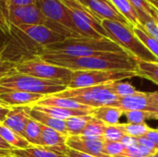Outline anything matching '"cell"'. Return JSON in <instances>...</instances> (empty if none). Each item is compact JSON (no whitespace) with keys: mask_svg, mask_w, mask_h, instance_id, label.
Instances as JSON below:
<instances>
[{"mask_svg":"<svg viewBox=\"0 0 158 157\" xmlns=\"http://www.w3.org/2000/svg\"><path fill=\"white\" fill-rule=\"evenodd\" d=\"M39 105H46V106H56L60 108H67V109H77V110H88L92 111L94 108L77 103L69 98L66 97H59L55 94L45 95L44 96L37 104Z\"/></svg>","mask_w":158,"mask_h":157,"instance_id":"17","label":"cell"},{"mask_svg":"<svg viewBox=\"0 0 158 157\" xmlns=\"http://www.w3.org/2000/svg\"><path fill=\"white\" fill-rule=\"evenodd\" d=\"M83 3L84 6L101 21L107 19L130 25L127 19L116 9L109 0H83Z\"/></svg>","mask_w":158,"mask_h":157,"instance_id":"13","label":"cell"},{"mask_svg":"<svg viewBox=\"0 0 158 157\" xmlns=\"http://www.w3.org/2000/svg\"><path fill=\"white\" fill-rule=\"evenodd\" d=\"M135 72L137 77L144 78L158 84V62L138 61Z\"/></svg>","mask_w":158,"mask_h":157,"instance_id":"26","label":"cell"},{"mask_svg":"<svg viewBox=\"0 0 158 157\" xmlns=\"http://www.w3.org/2000/svg\"><path fill=\"white\" fill-rule=\"evenodd\" d=\"M157 154H158V152H157Z\"/></svg>","mask_w":158,"mask_h":157,"instance_id":"52","label":"cell"},{"mask_svg":"<svg viewBox=\"0 0 158 157\" xmlns=\"http://www.w3.org/2000/svg\"><path fill=\"white\" fill-rule=\"evenodd\" d=\"M123 130L126 135L139 138L144 136L151 129L146 123L133 124V123H122Z\"/></svg>","mask_w":158,"mask_h":157,"instance_id":"34","label":"cell"},{"mask_svg":"<svg viewBox=\"0 0 158 157\" xmlns=\"http://www.w3.org/2000/svg\"><path fill=\"white\" fill-rule=\"evenodd\" d=\"M9 0H6V8H7V4H8Z\"/></svg>","mask_w":158,"mask_h":157,"instance_id":"50","label":"cell"},{"mask_svg":"<svg viewBox=\"0 0 158 157\" xmlns=\"http://www.w3.org/2000/svg\"><path fill=\"white\" fill-rule=\"evenodd\" d=\"M39 56L55 66L77 70H125L135 71L138 60L127 52L104 53L90 56L70 57L60 55H39Z\"/></svg>","mask_w":158,"mask_h":157,"instance_id":"1","label":"cell"},{"mask_svg":"<svg viewBox=\"0 0 158 157\" xmlns=\"http://www.w3.org/2000/svg\"><path fill=\"white\" fill-rule=\"evenodd\" d=\"M157 152L150 150L140 144H136L131 147L125 148L123 153L118 157H149L156 155Z\"/></svg>","mask_w":158,"mask_h":157,"instance_id":"35","label":"cell"},{"mask_svg":"<svg viewBox=\"0 0 158 157\" xmlns=\"http://www.w3.org/2000/svg\"><path fill=\"white\" fill-rule=\"evenodd\" d=\"M137 143H138V144H140L142 146H144V147H146V148H148L150 150H154V151H156L157 152V150L156 149V147L153 144V143L149 139H147L145 136L137 138Z\"/></svg>","mask_w":158,"mask_h":157,"instance_id":"41","label":"cell"},{"mask_svg":"<svg viewBox=\"0 0 158 157\" xmlns=\"http://www.w3.org/2000/svg\"><path fill=\"white\" fill-rule=\"evenodd\" d=\"M136 12L145 13L158 22V10L148 0H129Z\"/></svg>","mask_w":158,"mask_h":157,"instance_id":"32","label":"cell"},{"mask_svg":"<svg viewBox=\"0 0 158 157\" xmlns=\"http://www.w3.org/2000/svg\"><path fill=\"white\" fill-rule=\"evenodd\" d=\"M23 137L26 139V141L31 145L43 146L42 134H41V124L30 118V119L28 120V122L26 124Z\"/></svg>","mask_w":158,"mask_h":157,"instance_id":"25","label":"cell"},{"mask_svg":"<svg viewBox=\"0 0 158 157\" xmlns=\"http://www.w3.org/2000/svg\"><path fill=\"white\" fill-rule=\"evenodd\" d=\"M44 95L19 91H9L0 93V103L8 106H32L37 104Z\"/></svg>","mask_w":158,"mask_h":157,"instance_id":"15","label":"cell"},{"mask_svg":"<svg viewBox=\"0 0 158 157\" xmlns=\"http://www.w3.org/2000/svg\"><path fill=\"white\" fill-rule=\"evenodd\" d=\"M31 5H36V0H9L7 4L8 6H31Z\"/></svg>","mask_w":158,"mask_h":157,"instance_id":"38","label":"cell"},{"mask_svg":"<svg viewBox=\"0 0 158 157\" xmlns=\"http://www.w3.org/2000/svg\"><path fill=\"white\" fill-rule=\"evenodd\" d=\"M101 24L107 37L138 61L158 62L157 58L136 36L131 26L107 19L102 20Z\"/></svg>","mask_w":158,"mask_h":157,"instance_id":"3","label":"cell"},{"mask_svg":"<svg viewBox=\"0 0 158 157\" xmlns=\"http://www.w3.org/2000/svg\"><path fill=\"white\" fill-rule=\"evenodd\" d=\"M116 9L127 19L130 25L133 28L139 25V19L136 10L131 6L129 0H109Z\"/></svg>","mask_w":158,"mask_h":157,"instance_id":"22","label":"cell"},{"mask_svg":"<svg viewBox=\"0 0 158 157\" xmlns=\"http://www.w3.org/2000/svg\"><path fill=\"white\" fill-rule=\"evenodd\" d=\"M113 106L123 111H144L158 115V105L151 98L150 93L138 92L133 95L118 98Z\"/></svg>","mask_w":158,"mask_h":157,"instance_id":"10","label":"cell"},{"mask_svg":"<svg viewBox=\"0 0 158 157\" xmlns=\"http://www.w3.org/2000/svg\"><path fill=\"white\" fill-rule=\"evenodd\" d=\"M33 109H36L38 111L44 112L48 114L49 116L56 118L57 119L61 120H67L69 118L76 117V116H86V115H92L93 111L88 110H77V109H67V108H60L56 106H46V105H34L31 106Z\"/></svg>","mask_w":158,"mask_h":157,"instance_id":"19","label":"cell"},{"mask_svg":"<svg viewBox=\"0 0 158 157\" xmlns=\"http://www.w3.org/2000/svg\"><path fill=\"white\" fill-rule=\"evenodd\" d=\"M76 1H78L79 3H81V5H83V6H84V3H83V0H76Z\"/></svg>","mask_w":158,"mask_h":157,"instance_id":"48","label":"cell"},{"mask_svg":"<svg viewBox=\"0 0 158 157\" xmlns=\"http://www.w3.org/2000/svg\"><path fill=\"white\" fill-rule=\"evenodd\" d=\"M92 115L86 116H76L69 118L66 120V129L68 136H78L81 135L85 129L88 122L92 119Z\"/></svg>","mask_w":158,"mask_h":157,"instance_id":"24","label":"cell"},{"mask_svg":"<svg viewBox=\"0 0 158 157\" xmlns=\"http://www.w3.org/2000/svg\"><path fill=\"white\" fill-rule=\"evenodd\" d=\"M7 21L17 27L19 25H45L47 19L36 5H31L8 6Z\"/></svg>","mask_w":158,"mask_h":157,"instance_id":"9","label":"cell"},{"mask_svg":"<svg viewBox=\"0 0 158 157\" xmlns=\"http://www.w3.org/2000/svg\"><path fill=\"white\" fill-rule=\"evenodd\" d=\"M104 137H87L82 135L69 136L67 138V146L69 149L78 151L83 154L91 155L96 157H110L106 155L104 151Z\"/></svg>","mask_w":158,"mask_h":157,"instance_id":"11","label":"cell"},{"mask_svg":"<svg viewBox=\"0 0 158 157\" xmlns=\"http://www.w3.org/2000/svg\"><path fill=\"white\" fill-rule=\"evenodd\" d=\"M109 87H110L111 91L118 98H124L127 96H131L139 92L132 84H131L130 82H125L123 81H112L109 83Z\"/></svg>","mask_w":158,"mask_h":157,"instance_id":"28","label":"cell"},{"mask_svg":"<svg viewBox=\"0 0 158 157\" xmlns=\"http://www.w3.org/2000/svg\"><path fill=\"white\" fill-rule=\"evenodd\" d=\"M30 110H31V106L11 107L6 118L3 121L2 125L23 137L26 124L30 119V115H29Z\"/></svg>","mask_w":158,"mask_h":157,"instance_id":"14","label":"cell"},{"mask_svg":"<svg viewBox=\"0 0 158 157\" xmlns=\"http://www.w3.org/2000/svg\"><path fill=\"white\" fill-rule=\"evenodd\" d=\"M149 157H158V154L156 153V155H152V156H149Z\"/></svg>","mask_w":158,"mask_h":157,"instance_id":"49","label":"cell"},{"mask_svg":"<svg viewBox=\"0 0 158 157\" xmlns=\"http://www.w3.org/2000/svg\"><path fill=\"white\" fill-rule=\"evenodd\" d=\"M66 89L67 84L61 81L38 79L16 71L0 80V93L9 91H19L45 96L58 93Z\"/></svg>","mask_w":158,"mask_h":157,"instance_id":"4","label":"cell"},{"mask_svg":"<svg viewBox=\"0 0 158 157\" xmlns=\"http://www.w3.org/2000/svg\"><path fill=\"white\" fill-rule=\"evenodd\" d=\"M11 155L14 157H68L67 155L54 151L45 146L31 145L26 149H13Z\"/></svg>","mask_w":158,"mask_h":157,"instance_id":"20","label":"cell"},{"mask_svg":"<svg viewBox=\"0 0 158 157\" xmlns=\"http://www.w3.org/2000/svg\"><path fill=\"white\" fill-rule=\"evenodd\" d=\"M144 136L153 143V144L155 145L156 149L157 150L158 152V130L150 129L149 131Z\"/></svg>","mask_w":158,"mask_h":157,"instance_id":"40","label":"cell"},{"mask_svg":"<svg viewBox=\"0 0 158 157\" xmlns=\"http://www.w3.org/2000/svg\"><path fill=\"white\" fill-rule=\"evenodd\" d=\"M16 62L4 59L0 56V80L15 71Z\"/></svg>","mask_w":158,"mask_h":157,"instance_id":"37","label":"cell"},{"mask_svg":"<svg viewBox=\"0 0 158 157\" xmlns=\"http://www.w3.org/2000/svg\"><path fill=\"white\" fill-rule=\"evenodd\" d=\"M125 148H128V147H131V146H134L136 144H138L137 143V138L135 137H131V136H129V135H124L120 142H119Z\"/></svg>","mask_w":158,"mask_h":157,"instance_id":"39","label":"cell"},{"mask_svg":"<svg viewBox=\"0 0 158 157\" xmlns=\"http://www.w3.org/2000/svg\"><path fill=\"white\" fill-rule=\"evenodd\" d=\"M125 150L119 142H104V153L110 157H118Z\"/></svg>","mask_w":158,"mask_h":157,"instance_id":"36","label":"cell"},{"mask_svg":"<svg viewBox=\"0 0 158 157\" xmlns=\"http://www.w3.org/2000/svg\"><path fill=\"white\" fill-rule=\"evenodd\" d=\"M9 110H10V107L0 103V124H2L3 121L5 120V118H6Z\"/></svg>","mask_w":158,"mask_h":157,"instance_id":"42","label":"cell"},{"mask_svg":"<svg viewBox=\"0 0 158 157\" xmlns=\"http://www.w3.org/2000/svg\"><path fill=\"white\" fill-rule=\"evenodd\" d=\"M124 115L128 119V123H133V124L145 123L146 120H150V119H158L157 114L144 112V111H135V110L124 111Z\"/></svg>","mask_w":158,"mask_h":157,"instance_id":"31","label":"cell"},{"mask_svg":"<svg viewBox=\"0 0 158 157\" xmlns=\"http://www.w3.org/2000/svg\"><path fill=\"white\" fill-rule=\"evenodd\" d=\"M67 156L68 157H96L91 155H87V154H83L78 151H74L71 149H69L67 152Z\"/></svg>","mask_w":158,"mask_h":157,"instance_id":"43","label":"cell"},{"mask_svg":"<svg viewBox=\"0 0 158 157\" xmlns=\"http://www.w3.org/2000/svg\"><path fill=\"white\" fill-rule=\"evenodd\" d=\"M137 77L135 71L125 70H77L72 71L67 89H80L102 84L112 81H123Z\"/></svg>","mask_w":158,"mask_h":157,"instance_id":"6","label":"cell"},{"mask_svg":"<svg viewBox=\"0 0 158 157\" xmlns=\"http://www.w3.org/2000/svg\"><path fill=\"white\" fill-rule=\"evenodd\" d=\"M55 95L69 98L92 108L107 105L113 106L118 99V97L111 91L109 83L80 89H66Z\"/></svg>","mask_w":158,"mask_h":157,"instance_id":"5","label":"cell"},{"mask_svg":"<svg viewBox=\"0 0 158 157\" xmlns=\"http://www.w3.org/2000/svg\"><path fill=\"white\" fill-rule=\"evenodd\" d=\"M124 115V111L115 106H101L94 108L92 116L104 122L106 125H116L119 123V119Z\"/></svg>","mask_w":158,"mask_h":157,"instance_id":"21","label":"cell"},{"mask_svg":"<svg viewBox=\"0 0 158 157\" xmlns=\"http://www.w3.org/2000/svg\"><path fill=\"white\" fill-rule=\"evenodd\" d=\"M0 157H14V156H12V155H11V156H0Z\"/></svg>","mask_w":158,"mask_h":157,"instance_id":"51","label":"cell"},{"mask_svg":"<svg viewBox=\"0 0 158 157\" xmlns=\"http://www.w3.org/2000/svg\"><path fill=\"white\" fill-rule=\"evenodd\" d=\"M0 136L13 149H26L31 146L25 138L3 126L2 124H0Z\"/></svg>","mask_w":158,"mask_h":157,"instance_id":"23","label":"cell"},{"mask_svg":"<svg viewBox=\"0 0 158 157\" xmlns=\"http://www.w3.org/2000/svg\"><path fill=\"white\" fill-rule=\"evenodd\" d=\"M42 48L40 55H60L70 57L90 56L104 53L126 52L109 38H67L62 42L43 46Z\"/></svg>","mask_w":158,"mask_h":157,"instance_id":"2","label":"cell"},{"mask_svg":"<svg viewBox=\"0 0 158 157\" xmlns=\"http://www.w3.org/2000/svg\"><path fill=\"white\" fill-rule=\"evenodd\" d=\"M124 135L126 134L122 123H118L116 125H106L103 137L106 142H120Z\"/></svg>","mask_w":158,"mask_h":157,"instance_id":"33","label":"cell"},{"mask_svg":"<svg viewBox=\"0 0 158 157\" xmlns=\"http://www.w3.org/2000/svg\"><path fill=\"white\" fill-rule=\"evenodd\" d=\"M150 2V4L152 6H154L156 9L158 10V0H148Z\"/></svg>","mask_w":158,"mask_h":157,"instance_id":"47","label":"cell"},{"mask_svg":"<svg viewBox=\"0 0 158 157\" xmlns=\"http://www.w3.org/2000/svg\"><path fill=\"white\" fill-rule=\"evenodd\" d=\"M15 71L38 79L61 81L66 84L69 81L72 73V71L68 68L57 67L43 60L39 56L16 62Z\"/></svg>","mask_w":158,"mask_h":157,"instance_id":"7","label":"cell"},{"mask_svg":"<svg viewBox=\"0 0 158 157\" xmlns=\"http://www.w3.org/2000/svg\"><path fill=\"white\" fill-rule=\"evenodd\" d=\"M150 96L151 98L158 105V91L156 92H153V93H150Z\"/></svg>","mask_w":158,"mask_h":157,"instance_id":"46","label":"cell"},{"mask_svg":"<svg viewBox=\"0 0 158 157\" xmlns=\"http://www.w3.org/2000/svg\"><path fill=\"white\" fill-rule=\"evenodd\" d=\"M0 150H13V148H12L9 144H7V143L2 139L1 136H0Z\"/></svg>","mask_w":158,"mask_h":157,"instance_id":"44","label":"cell"},{"mask_svg":"<svg viewBox=\"0 0 158 157\" xmlns=\"http://www.w3.org/2000/svg\"><path fill=\"white\" fill-rule=\"evenodd\" d=\"M30 118L34 119L35 121L39 122L40 124L48 127L50 129H53L64 135L68 136V132H67V129H66V120H61V119H57L56 118H53L51 116H49L46 113L38 111L36 109H33L31 106V110L29 112Z\"/></svg>","mask_w":158,"mask_h":157,"instance_id":"18","label":"cell"},{"mask_svg":"<svg viewBox=\"0 0 158 157\" xmlns=\"http://www.w3.org/2000/svg\"><path fill=\"white\" fill-rule=\"evenodd\" d=\"M12 150H0V156H11Z\"/></svg>","mask_w":158,"mask_h":157,"instance_id":"45","label":"cell"},{"mask_svg":"<svg viewBox=\"0 0 158 157\" xmlns=\"http://www.w3.org/2000/svg\"><path fill=\"white\" fill-rule=\"evenodd\" d=\"M105 127H106V124L104 122H102L93 117L92 119L86 125L85 129L83 130V131L81 132V135L87 136V137H95V138L103 137Z\"/></svg>","mask_w":158,"mask_h":157,"instance_id":"30","label":"cell"},{"mask_svg":"<svg viewBox=\"0 0 158 157\" xmlns=\"http://www.w3.org/2000/svg\"><path fill=\"white\" fill-rule=\"evenodd\" d=\"M41 134L43 146L48 147L54 151L67 155L69 147L67 146V136L41 124Z\"/></svg>","mask_w":158,"mask_h":157,"instance_id":"16","label":"cell"},{"mask_svg":"<svg viewBox=\"0 0 158 157\" xmlns=\"http://www.w3.org/2000/svg\"><path fill=\"white\" fill-rule=\"evenodd\" d=\"M15 28L24 33L31 41L42 45V47L67 39L45 25H19Z\"/></svg>","mask_w":158,"mask_h":157,"instance_id":"12","label":"cell"},{"mask_svg":"<svg viewBox=\"0 0 158 157\" xmlns=\"http://www.w3.org/2000/svg\"><path fill=\"white\" fill-rule=\"evenodd\" d=\"M136 36L142 41V43L149 49V51L158 59V41L152 38L149 34H147L144 30L141 27V25L134 26L132 28Z\"/></svg>","mask_w":158,"mask_h":157,"instance_id":"29","label":"cell"},{"mask_svg":"<svg viewBox=\"0 0 158 157\" xmlns=\"http://www.w3.org/2000/svg\"><path fill=\"white\" fill-rule=\"evenodd\" d=\"M36 6L46 19L60 24L78 33L68 8L60 0H36Z\"/></svg>","mask_w":158,"mask_h":157,"instance_id":"8","label":"cell"},{"mask_svg":"<svg viewBox=\"0 0 158 157\" xmlns=\"http://www.w3.org/2000/svg\"><path fill=\"white\" fill-rule=\"evenodd\" d=\"M139 24L144 30V31L149 34L152 38L158 41V22L153 18L148 16L145 13L138 12Z\"/></svg>","mask_w":158,"mask_h":157,"instance_id":"27","label":"cell"}]
</instances>
